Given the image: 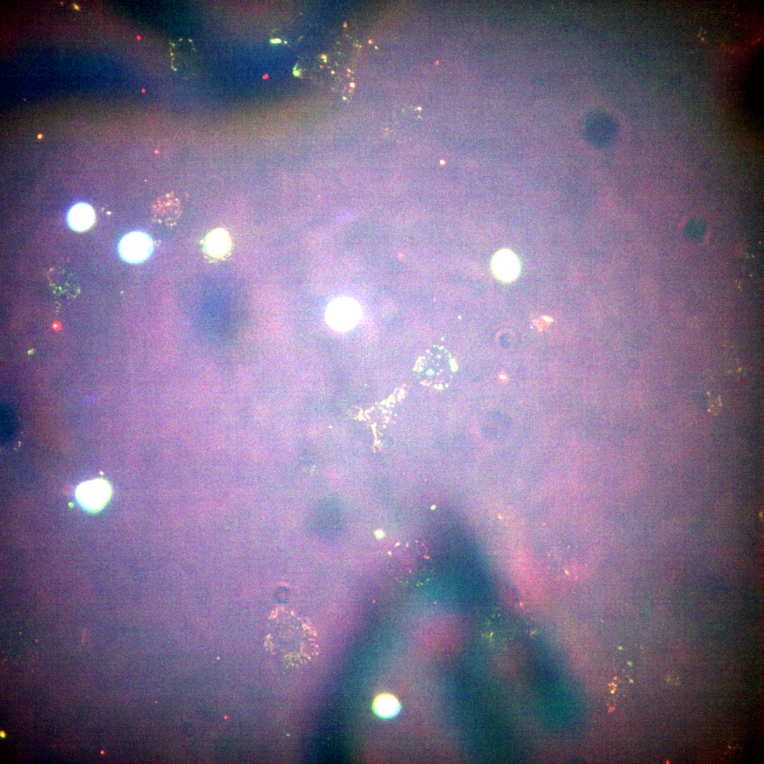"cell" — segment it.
<instances>
[{
  "mask_svg": "<svg viewBox=\"0 0 764 764\" xmlns=\"http://www.w3.org/2000/svg\"><path fill=\"white\" fill-rule=\"evenodd\" d=\"M270 635L272 648L288 664H303L316 653V635L311 625L292 613L277 614Z\"/></svg>",
  "mask_w": 764,
  "mask_h": 764,
  "instance_id": "cell-1",
  "label": "cell"
},
{
  "mask_svg": "<svg viewBox=\"0 0 764 764\" xmlns=\"http://www.w3.org/2000/svg\"><path fill=\"white\" fill-rule=\"evenodd\" d=\"M451 359L448 352L441 346L427 349L418 359L415 372L419 381L429 386H446L451 377Z\"/></svg>",
  "mask_w": 764,
  "mask_h": 764,
  "instance_id": "cell-2",
  "label": "cell"
},
{
  "mask_svg": "<svg viewBox=\"0 0 764 764\" xmlns=\"http://www.w3.org/2000/svg\"><path fill=\"white\" fill-rule=\"evenodd\" d=\"M360 317L358 304L349 298H337L328 306L325 312L327 323L337 331H346L357 323Z\"/></svg>",
  "mask_w": 764,
  "mask_h": 764,
  "instance_id": "cell-3",
  "label": "cell"
},
{
  "mask_svg": "<svg viewBox=\"0 0 764 764\" xmlns=\"http://www.w3.org/2000/svg\"><path fill=\"white\" fill-rule=\"evenodd\" d=\"M153 243L150 236L142 231H132L121 239L118 251L120 257L129 263H139L151 254Z\"/></svg>",
  "mask_w": 764,
  "mask_h": 764,
  "instance_id": "cell-4",
  "label": "cell"
},
{
  "mask_svg": "<svg viewBox=\"0 0 764 764\" xmlns=\"http://www.w3.org/2000/svg\"><path fill=\"white\" fill-rule=\"evenodd\" d=\"M80 504L90 511H98L108 502L111 494L109 483L103 479H95L81 483L76 491Z\"/></svg>",
  "mask_w": 764,
  "mask_h": 764,
  "instance_id": "cell-5",
  "label": "cell"
},
{
  "mask_svg": "<svg viewBox=\"0 0 764 764\" xmlns=\"http://www.w3.org/2000/svg\"><path fill=\"white\" fill-rule=\"evenodd\" d=\"M491 269L499 280L511 282L519 275L521 265L518 257L513 251L503 248L493 255Z\"/></svg>",
  "mask_w": 764,
  "mask_h": 764,
  "instance_id": "cell-6",
  "label": "cell"
},
{
  "mask_svg": "<svg viewBox=\"0 0 764 764\" xmlns=\"http://www.w3.org/2000/svg\"><path fill=\"white\" fill-rule=\"evenodd\" d=\"M95 214L92 207L86 203L74 205L68 214V223L75 231H85L93 224Z\"/></svg>",
  "mask_w": 764,
  "mask_h": 764,
  "instance_id": "cell-7",
  "label": "cell"
},
{
  "mask_svg": "<svg viewBox=\"0 0 764 764\" xmlns=\"http://www.w3.org/2000/svg\"><path fill=\"white\" fill-rule=\"evenodd\" d=\"M231 240L228 233L223 229L212 231L207 237L206 248L214 257L224 255L230 249Z\"/></svg>",
  "mask_w": 764,
  "mask_h": 764,
  "instance_id": "cell-8",
  "label": "cell"
},
{
  "mask_svg": "<svg viewBox=\"0 0 764 764\" xmlns=\"http://www.w3.org/2000/svg\"><path fill=\"white\" fill-rule=\"evenodd\" d=\"M398 702L392 696L383 695L378 698L374 704L376 711L383 717L395 714L398 710Z\"/></svg>",
  "mask_w": 764,
  "mask_h": 764,
  "instance_id": "cell-9",
  "label": "cell"
},
{
  "mask_svg": "<svg viewBox=\"0 0 764 764\" xmlns=\"http://www.w3.org/2000/svg\"><path fill=\"white\" fill-rule=\"evenodd\" d=\"M271 42H274V43H279V42H281V40H279V39H274V40H272Z\"/></svg>",
  "mask_w": 764,
  "mask_h": 764,
  "instance_id": "cell-10",
  "label": "cell"
},
{
  "mask_svg": "<svg viewBox=\"0 0 764 764\" xmlns=\"http://www.w3.org/2000/svg\"><path fill=\"white\" fill-rule=\"evenodd\" d=\"M294 74H295L296 76H299L300 73H299V71H294Z\"/></svg>",
  "mask_w": 764,
  "mask_h": 764,
  "instance_id": "cell-11",
  "label": "cell"
},
{
  "mask_svg": "<svg viewBox=\"0 0 764 764\" xmlns=\"http://www.w3.org/2000/svg\"><path fill=\"white\" fill-rule=\"evenodd\" d=\"M350 85H351L352 86H354V83H351Z\"/></svg>",
  "mask_w": 764,
  "mask_h": 764,
  "instance_id": "cell-12",
  "label": "cell"
}]
</instances>
